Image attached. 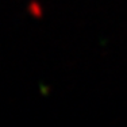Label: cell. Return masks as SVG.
Wrapping results in <instances>:
<instances>
[{"instance_id":"1","label":"cell","mask_w":127,"mask_h":127,"mask_svg":"<svg viewBox=\"0 0 127 127\" xmlns=\"http://www.w3.org/2000/svg\"><path fill=\"white\" fill-rule=\"evenodd\" d=\"M27 14L32 18V19H42L45 16V7L39 0H30L27 3Z\"/></svg>"}]
</instances>
